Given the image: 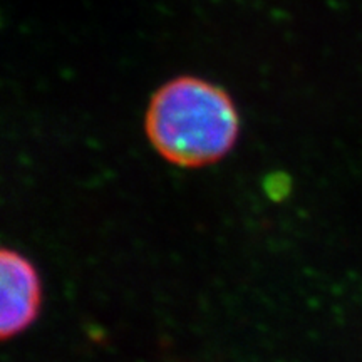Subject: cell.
<instances>
[{"mask_svg":"<svg viewBox=\"0 0 362 362\" xmlns=\"http://www.w3.org/2000/svg\"><path fill=\"white\" fill-rule=\"evenodd\" d=\"M144 128L151 146L171 165L203 168L232 151L240 116L233 99L220 86L181 76L153 94Z\"/></svg>","mask_w":362,"mask_h":362,"instance_id":"1","label":"cell"},{"mask_svg":"<svg viewBox=\"0 0 362 362\" xmlns=\"http://www.w3.org/2000/svg\"><path fill=\"white\" fill-rule=\"evenodd\" d=\"M0 336L12 339L37 320L42 304V287L33 262L13 248L0 252Z\"/></svg>","mask_w":362,"mask_h":362,"instance_id":"2","label":"cell"}]
</instances>
